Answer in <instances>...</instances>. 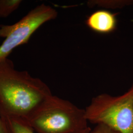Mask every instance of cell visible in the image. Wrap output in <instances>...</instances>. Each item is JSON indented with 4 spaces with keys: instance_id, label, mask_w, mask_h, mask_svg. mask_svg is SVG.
<instances>
[{
    "instance_id": "cell-1",
    "label": "cell",
    "mask_w": 133,
    "mask_h": 133,
    "mask_svg": "<svg viewBox=\"0 0 133 133\" xmlns=\"http://www.w3.org/2000/svg\"><path fill=\"white\" fill-rule=\"evenodd\" d=\"M52 95L48 86L26 71L16 70L10 59L0 62V116L26 120Z\"/></svg>"
},
{
    "instance_id": "cell-2",
    "label": "cell",
    "mask_w": 133,
    "mask_h": 133,
    "mask_svg": "<svg viewBox=\"0 0 133 133\" xmlns=\"http://www.w3.org/2000/svg\"><path fill=\"white\" fill-rule=\"evenodd\" d=\"M26 121L36 133H78L89 127L85 109L53 95Z\"/></svg>"
},
{
    "instance_id": "cell-3",
    "label": "cell",
    "mask_w": 133,
    "mask_h": 133,
    "mask_svg": "<svg viewBox=\"0 0 133 133\" xmlns=\"http://www.w3.org/2000/svg\"><path fill=\"white\" fill-rule=\"evenodd\" d=\"M85 110L89 122L105 124L120 133H133V84L122 95L95 96Z\"/></svg>"
},
{
    "instance_id": "cell-4",
    "label": "cell",
    "mask_w": 133,
    "mask_h": 133,
    "mask_svg": "<svg viewBox=\"0 0 133 133\" xmlns=\"http://www.w3.org/2000/svg\"><path fill=\"white\" fill-rule=\"evenodd\" d=\"M57 10L42 4L30 10L18 22L0 25V37L5 38L0 45V62L8 58L20 45L28 43L31 37L43 24L56 18Z\"/></svg>"
},
{
    "instance_id": "cell-5",
    "label": "cell",
    "mask_w": 133,
    "mask_h": 133,
    "mask_svg": "<svg viewBox=\"0 0 133 133\" xmlns=\"http://www.w3.org/2000/svg\"><path fill=\"white\" fill-rule=\"evenodd\" d=\"M86 24L95 33L100 34L111 33L117 27L116 14L107 10H98L87 17Z\"/></svg>"
},
{
    "instance_id": "cell-6",
    "label": "cell",
    "mask_w": 133,
    "mask_h": 133,
    "mask_svg": "<svg viewBox=\"0 0 133 133\" xmlns=\"http://www.w3.org/2000/svg\"><path fill=\"white\" fill-rule=\"evenodd\" d=\"M5 121L9 133H36L26 120L12 118H2ZM90 127L78 133H90Z\"/></svg>"
},
{
    "instance_id": "cell-7",
    "label": "cell",
    "mask_w": 133,
    "mask_h": 133,
    "mask_svg": "<svg viewBox=\"0 0 133 133\" xmlns=\"http://www.w3.org/2000/svg\"><path fill=\"white\" fill-rule=\"evenodd\" d=\"M21 0H0V18H6L14 12L22 3Z\"/></svg>"
},
{
    "instance_id": "cell-8",
    "label": "cell",
    "mask_w": 133,
    "mask_h": 133,
    "mask_svg": "<svg viewBox=\"0 0 133 133\" xmlns=\"http://www.w3.org/2000/svg\"><path fill=\"white\" fill-rule=\"evenodd\" d=\"M91 6L98 5L106 8L116 9L122 8L124 6L131 4V1H92L88 3Z\"/></svg>"
},
{
    "instance_id": "cell-9",
    "label": "cell",
    "mask_w": 133,
    "mask_h": 133,
    "mask_svg": "<svg viewBox=\"0 0 133 133\" xmlns=\"http://www.w3.org/2000/svg\"><path fill=\"white\" fill-rule=\"evenodd\" d=\"M90 133H120L109 126L103 124H97L93 130H91Z\"/></svg>"
},
{
    "instance_id": "cell-10",
    "label": "cell",
    "mask_w": 133,
    "mask_h": 133,
    "mask_svg": "<svg viewBox=\"0 0 133 133\" xmlns=\"http://www.w3.org/2000/svg\"><path fill=\"white\" fill-rule=\"evenodd\" d=\"M0 133H9L5 121L0 116Z\"/></svg>"
},
{
    "instance_id": "cell-11",
    "label": "cell",
    "mask_w": 133,
    "mask_h": 133,
    "mask_svg": "<svg viewBox=\"0 0 133 133\" xmlns=\"http://www.w3.org/2000/svg\"></svg>"
}]
</instances>
